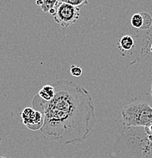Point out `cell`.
Segmentation results:
<instances>
[{"instance_id":"cell-1","label":"cell","mask_w":152,"mask_h":158,"mask_svg":"<svg viewBox=\"0 0 152 158\" xmlns=\"http://www.w3.org/2000/svg\"><path fill=\"white\" fill-rule=\"evenodd\" d=\"M55 97L50 101L38 94L33 99L34 110L44 116L40 131L45 138L58 144H78L86 141L95 126V110L89 92L68 80L52 84Z\"/></svg>"},{"instance_id":"cell-2","label":"cell","mask_w":152,"mask_h":158,"mask_svg":"<svg viewBox=\"0 0 152 158\" xmlns=\"http://www.w3.org/2000/svg\"><path fill=\"white\" fill-rule=\"evenodd\" d=\"M123 123L127 128L146 127L152 123V107L147 102L127 104L121 111Z\"/></svg>"},{"instance_id":"cell-3","label":"cell","mask_w":152,"mask_h":158,"mask_svg":"<svg viewBox=\"0 0 152 158\" xmlns=\"http://www.w3.org/2000/svg\"><path fill=\"white\" fill-rule=\"evenodd\" d=\"M80 17V8L60 2L55 6L54 21L61 27H68L76 22Z\"/></svg>"},{"instance_id":"cell-4","label":"cell","mask_w":152,"mask_h":158,"mask_svg":"<svg viewBox=\"0 0 152 158\" xmlns=\"http://www.w3.org/2000/svg\"><path fill=\"white\" fill-rule=\"evenodd\" d=\"M23 123L33 131L41 129L44 123V116L40 111L30 107H27L21 114Z\"/></svg>"},{"instance_id":"cell-5","label":"cell","mask_w":152,"mask_h":158,"mask_svg":"<svg viewBox=\"0 0 152 158\" xmlns=\"http://www.w3.org/2000/svg\"><path fill=\"white\" fill-rule=\"evenodd\" d=\"M130 22L135 28L148 30L152 25V18L148 12L136 13L132 15Z\"/></svg>"},{"instance_id":"cell-6","label":"cell","mask_w":152,"mask_h":158,"mask_svg":"<svg viewBox=\"0 0 152 158\" xmlns=\"http://www.w3.org/2000/svg\"><path fill=\"white\" fill-rule=\"evenodd\" d=\"M55 88L52 85H44L41 90L39 91L38 95L42 100L45 101H50L55 97Z\"/></svg>"},{"instance_id":"cell-7","label":"cell","mask_w":152,"mask_h":158,"mask_svg":"<svg viewBox=\"0 0 152 158\" xmlns=\"http://www.w3.org/2000/svg\"><path fill=\"white\" fill-rule=\"evenodd\" d=\"M134 40L130 35L123 36L119 41V47L124 51L130 50L134 47Z\"/></svg>"},{"instance_id":"cell-8","label":"cell","mask_w":152,"mask_h":158,"mask_svg":"<svg viewBox=\"0 0 152 158\" xmlns=\"http://www.w3.org/2000/svg\"><path fill=\"white\" fill-rule=\"evenodd\" d=\"M42 6H41L43 12H49V11L52 8H55V6L61 2V0H42Z\"/></svg>"},{"instance_id":"cell-9","label":"cell","mask_w":152,"mask_h":158,"mask_svg":"<svg viewBox=\"0 0 152 158\" xmlns=\"http://www.w3.org/2000/svg\"><path fill=\"white\" fill-rule=\"evenodd\" d=\"M61 1L71 6H77V7L88 4V0H61Z\"/></svg>"},{"instance_id":"cell-10","label":"cell","mask_w":152,"mask_h":158,"mask_svg":"<svg viewBox=\"0 0 152 158\" xmlns=\"http://www.w3.org/2000/svg\"><path fill=\"white\" fill-rule=\"evenodd\" d=\"M70 72H71V74L73 77H80L81 76L82 74H83V70H82V69L80 66H78V65H72Z\"/></svg>"},{"instance_id":"cell-11","label":"cell","mask_w":152,"mask_h":158,"mask_svg":"<svg viewBox=\"0 0 152 158\" xmlns=\"http://www.w3.org/2000/svg\"><path fill=\"white\" fill-rule=\"evenodd\" d=\"M145 131L148 136V140L149 141L150 144H152V123L145 127Z\"/></svg>"},{"instance_id":"cell-12","label":"cell","mask_w":152,"mask_h":158,"mask_svg":"<svg viewBox=\"0 0 152 158\" xmlns=\"http://www.w3.org/2000/svg\"><path fill=\"white\" fill-rule=\"evenodd\" d=\"M49 13L50 15H52L53 16L54 15H55V8H52V9H51L49 11Z\"/></svg>"},{"instance_id":"cell-13","label":"cell","mask_w":152,"mask_h":158,"mask_svg":"<svg viewBox=\"0 0 152 158\" xmlns=\"http://www.w3.org/2000/svg\"><path fill=\"white\" fill-rule=\"evenodd\" d=\"M151 98H152V82H151Z\"/></svg>"},{"instance_id":"cell-14","label":"cell","mask_w":152,"mask_h":158,"mask_svg":"<svg viewBox=\"0 0 152 158\" xmlns=\"http://www.w3.org/2000/svg\"><path fill=\"white\" fill-rule=\"evenodd\" d=\"M0 158H9V157H4V156H0Z\"/></svg>"},{"instance_id":"cell-15","label":"cell","mask_w":152,"mask_h":158,"mask_svg":"<svg viewBox=\"0 0 152 158\" xmlns=\"http://www.w3.org/2000/svg\"><path fill=\"white\" fill-rule=\"evenodd\" d=\"M151 53H152V44H151Z\"/></svg>"},{"instance_id":"cell-16","label":"cell","mask_w":152,"mask_h":158,"mask_svg":"<svg viewBox=\"0 0 152 158\" xmlns=\"http://www.w3.org/2000/svg\"><path fill=\"white\" fill-rule=\"evenodd\" d=\"M52 158H54V157H52Z\"/></svg>"}]
</instances>
